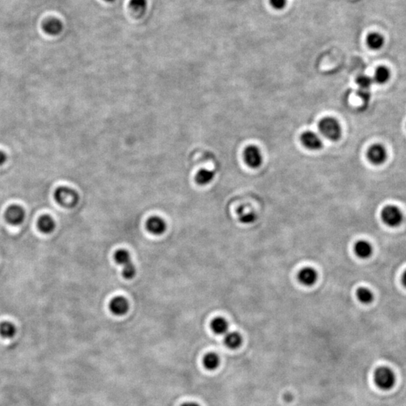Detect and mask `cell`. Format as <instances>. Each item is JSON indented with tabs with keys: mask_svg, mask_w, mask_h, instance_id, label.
Listing matches in <instances>:
<instances>
[{
	"mask_svg": "<svg viewBox=\"0 0 406 406\" xmlns=\"http://www.w3.org/2000/svg\"><path fill=\"white\" fill-rule=\"evenodd\" d=\"M54 199L64 208H72L79 202V196L76 190L66 187H58L54 192Z\"/></svg>",
	"mask_w": 406,
	"mask_h": 406,
	"instance_id": "6da1fadb",
	"label": "cell"
},
{
	"mask_svg": "<svg viewBox=\"0 0 406 406\" xmlns=\"http://www.w3.org/2000/svg\"><path fill=\"white\" fill-rule=\"evenodd\" d=\"M318 127L321 133L328 140L337 141L342 136V128L334 118H324L320 122Z\"/></svg>",
	"mask_w": 406,
	"mask_h": 406,
	"instance_id": "7a4b0ae2",
	"label": "cell"
},
{
	"mask_svg": "<svg viewBox=\"0 0 406 406\" xmlns=\"http://www.w3.org/2000/svg\"><path fill=\"white\" fill-rule=\"evenodd\" d=\"M117 264L123 266V275L126 279H132L136 274V266L131 260L130 253L124 249H120L115 254Z\"/></svg>",
	"mask_w": 406,
	"mask_h": 406,
	"instance_id": "3957f363",
	"label": "cell"
},
{
	"mask_svg": "<svg viewBox=\"0 0 406 406\" xmlns=\"http://www.w3.org/2000/svg\"><path fill=\"white\" fill-rule=\"evenodd\" d=\"M375 384L382 390H390L393 387L396 382L394 373L387 367H380L377 368L374 375Z\"/></svg>",
	"mask_w": 406,
	"mask_h": 406,
	"instance_id": "277c9868",
	"label": "cell"
},
{
	"mask_svg": "<svg viewBox=\"0 0 406 406\" xmlns=\"http://www.w3.org/2000/svg\"><path fill=\"white\" fill-rule=\"evenodd\" d=\"M382 218L385 224L395 227L401 223L403 221V214L397 207L387 205L382 210Z\"/></svg>",
	"mask_w": 406,
	"mask_h": 406,
	"instance_id": "5b68a950",
	"label": "cell"
},
{
	"mask_svg": "<svg viewBox=\"0 0 406 406\" xmlns=\"http://www.w3.org/2000/svg\"><path fill=\"white\" fill-rule=\"evenodd\" d=\"M244 161L253 169H256L261 166L263 162V157L258 147L256 146H248L246 147L244 152Z\"/></svg>",
	"mask_w": 406,
	"mask_h": 406,
	"instance_id": "8992f818",
	"label": "cell"
},
{
	"mask_svg": "<svg viewBox=\"0 0 406 406\" xmlns=\"http://www.w3.org/2000/svg\"><path fill=\"white\" fill-rule=\"evenodd\" d=\"M5 221L12 225H19L23 223L25 218V211L20 205H13L8 207L5 211Z\"/></svg>",
	"mask_w": 406,
	"mask_h": 406,
	"instance_id": "52a82bcc",
	"label": "cell"
},
{
	"mask_svg": "<svg viewBox=\"0 0 406 406\" xmlns=\"http://www.w3.org/2000/svg\"><path fill=\"white\" fill-rule=\"evenodd\" d=\"M318 279V272L312 267H304L299 272V282L306 287H311L315 284Z\"/></svg>",
	"mask_w": 406,
	"mask_h": 406,
	"instance_id": "ba28073f",
	"label": "cell"
},
{
	"mask_svg": "<svg viewBox=\"0 0 406 406\" xmlns=\"http://www.w3.org/2000/svg\"><path fill=\"white\" fill-rule=\"evenodd\" d=\"M301 142L304 147L308 149L313 151H318L321 149L323 147L322 140L321 138L313 132L308 131L303 133L301 136Z\"/></svg>",
	"mask_w": 406,
	"mask_h": 406,
	"instance_id": "9c48e42d",
	"label": "cell"
},
{
	"mask_svg": "<svg viewBox=\"0 0 406 406\" xmlns=\"http://www.w3.org/2000/svg\"><path fill=\"white\" fill-rule=\"evenodd\" d=\"M367 156L369 161L372 163L380 165L386 161V149L381 144H374L368 149Z\"/></svg>",
	"mask_w": 406,
	"mask_h": 406,
	"instance_id": "30bf717a",
	"label": "cell"
},
{
	"mask_svg": "<svg viewBox=\"0 0 406 406\" xmlns=\"http://www.w3.org/2000/svg\"><path fill=\"white\" fill-rule=\"evenodd\" d=\"M109 308L114 315L122 316L127 313L130 304L124 297H117L110 302Z\"/></svg>",
	"mask_w": 406,
	"mask_h": 406,
	"instance_id": "8fae6325",
	"label": "cell"
},
{
	"mask_svg": "<svg viewBox=\"0 0 406 406\" xmlns=\"http://www.w3.org/2000/svg\"><path fill=\"white\" fill-rule=\"evenodd\" d=\"M146 227L150 233L157 236L162 235L166 229V223L163 219L160 217L154 216L150 218L146 222Z\"/></svg>",
	"mask_w": 406,
	"mask_h": 406,
	"instance_id": "7c38bea8",
	"label": "cell"
},
{
	"mask_svg": "<svg viewBox=\"0 0 406 406\" xmlns=\"http://www.w3.org/2000/svg\"><path fill=\"white\" fill-rule=\"evenodd\" d=\"M42 28L47 34L58 36L63 30V25L62 22L57 18H50L44 22Z\"/></svg>",
	"mask_w": 406,
	"mask_h": 406,
	"instance_id": "4fadbf2b",
	"label": "cell"
},
{
	"mask_svg": "<svg viewBox=\"0 0 406 406\" xmlns=\"http://www.w3.org/2000/svg\"><path fill=\"white\" fill-rule=\"evenodd\" d=\"M354 252L361 259H367L372 255V245L365 240H360L354 245Z\"/></svg>",
	"mask_w": 406,
	"mask_h": 406,
	"instance_id": "5bb4252c",
	"label": "cell"
},
{
	"mask_svg": "<svg viewBox=\"0 0 406 406\" xmlns=\"http://www.w3.org/2000/svg\"><path fill=\"white\" fill-rule=\"evenodd\" d=\"M37 226H38L39 229L41 233L48 234V233H51L54 231V229L56 227V223L51 216L45 215L40 217L38 223H37Z\"/></svg>",
	"mask_w": 406,
	"mask_h": 406,
	"instance_id": "9a60e30c",
	"label": "cell"
},
{
	"mask_svg": "<svg viewBox=\"0 0 406 406\" xmlns=\"http://www.w3.org/2000/svg\"><path fill=\"white\" fill-rule=\"evenodd\" d=\"M211 328L215 334L226 335L228 333L229 325L224 318H217L211 322Z\"/></svg>",
	"mask_w": 406,
	"mask_h": 406,
	"instance_id": "2e32d148",
	"label": "cell"
},
{
	"mask_svg": "<svg viewBox=\"0 0 406 406\" xmlns=\"http://www.w3.org/2000/svg\"><path fill=\"white\" fill-rule=\"evenodd\" d=\"M224 343L229 348L236 349L241 345L243 338L241 335L236 332H228L224 335Z\"/></svg>",
	"mask_w": 406,
	"mask_h": 406,
	"instance_id": "e0dca14e",
	"label": "cell"
},
{
	"mask_svg": "<svg viewBox=\"0 0 406 406\" xmlns=\"http://www.w3.org/2000/svg\"><path fill=\"white\" fill-rule=\"evenodd\" d=\"M239 220L243 224H252L257 219V214L244 208H240L238 211Z\"/></svg>",
	"mask_w": 406,
	"mask_h": 406,
	"instance_id": "ac0fdd59",
	"label": "cell"
},
{
	"mask_svg": "<svg viewBox=\"0 0 406 406\" xmlns=\"http://www.w3.org/2000/svg\"><path fill=\"white\" fill-rule=\"evenodd\" d=\"M215 172L208 169H201L196 175V182L200 185H206L213 181Z\"/></svg>",
	"mask_w": 406,
	"mask_h": 406,
	"instance_id": "d6986e66",
	"label": "cell"
},
{
	"mask_svg": "<svg viewBox=\"0 0 406 406\" xmlns=\"http://www.w3.org/2000/svg\"><path fill=\"white\" fill-rule=\"evenodd\" d=\"M367 44L369 48L373 50H378L382 48L385 43L383 36L378 33H372L367 36Z\"/></svg>",
	"mask_w": 406,
	"mask_h": 406,
	"instance_id": "ffe728a7",
	"label": "cell"
},
{
	"mask_svg": "<svg viewBox=\"0 0 406 406\" xmlns=\"http://www.w3.org/2000/svg\"><path fill=\"white\" fill-rule=\"evenodd\" d=\"M16 333V327L9 321H3L0 324V336L5 339H11Z\"/></svg>",
	"mask_w": 406,
	"mask_h": 406,
	"instance_id": "44dd1931",
	"label": "cell"
},
{
	"mask_svg": "<svg viewBox=\"0 0 406 406\" xmlns=\"http://www.w3.org/2000/svg\"><path fill=\"white\" fill-rule=\"evenodd\" d=\"M203 364H204V366L208 370H215V368H218L220 364L219 357L216 354L209 353L204 357Z\"/></svg>",
	"mask_w": 406,
	"mask_h": 406,
	"instance_id": "7402d4cb",
	"label": "cell"
},
{
	"mask_svg": "<svg viewBox=\"0 0 406 406\" xmlns=\"http://www.w3.org/2000/svg\"><path fill=\"white\" fill-rule=\"evenodd\" d=\"M390 71L385 66H380L376 69L374 76V81L378 84H385L390 79Z\"/></svg>",
	"mask_w": 406,
	"mask_h": 406,
	"instance_id": "603a6c76",
	"label": "cell"
},
{
	"mask_svg": "<svg viewBox=\"0 0 406 406\" xmlns=\"http://www.w3.org/2000/svg\"><path fill=\"white\" fill-rule=\"evenodd\" d=\"M357 297L359 301L364 304H369L374 300L373 293L366 287H360L357 290Z\"/></svg>",
	"mask_w": 406,
	"mask_h": 406,
	"instance_id": "cb8c5ba5",
	"label": "cell"
},
{
	"mask_svg": "<svg viewBox=\"0 0 406 406\" xmlns=\"http://www.w3.org/2000/svg\"><path fill=\"white\" fill-rule=\"evenodd\" d=\"M147 6V0H130V8L136 15H142L145 12Z\"/></svg>",
	"mask_w": 406,
	"mask_h": 406,
	"instance_id": "d4e9b609",
	"label": "cell"
},
{
	"mask_svg": "<svg viewBox=\"0 0 406 406\" xmlns=\"http://www.w3.org/2000/svg\"><path fill=\"white\" fill-rule=\"evenodd\" d=\"M373 79L372 78L368 76H365V75L359 76L356 80L359 87L361 89H365V90L370 89L371 86L373 84Z\"/></svg>",
	"mask_w": 406,
	"mask_h": 406,
	"instance_id": "484cf974",
	"label": "cell"
},
{
	"mask_svg": "<svg viewBox=\"0 0 406 406\" xmlns=\"http://www.w3.org/2000/svg\"><path fill=\"white\" fill-rule=\"evenodd\" d=\"M357 95L360 97V98L364 101L365 104H368V102L370 101L371 93L369 90L359 88V90H357Z\"/></svg>",
	"mask_w": 406,
	"mask_h": 406,
	"instance_id": "4316f807",
	"label": "cell"
},
{
	"mask_svg": "<svg viewBox=\"0 0 406 406\" xmlns=\"http://www.w3.org/2000/svg\"><path fill=\"white\" fill-rule=\"evenodd\" d=\"M272 8L276 10H282L287 5V0H269Z\"/></svg>",
	"mask_w": 406,
	"mask_h": 406,
	"instance_id": "83f0119b",
	"label": "cell"
},
{
	"mask_svg": "<svg viewBox=\"0 0 406 406\" xmlns=\"http://www.w3.org/2000/svg\"><path fill=\"white\" fill-rule=\"evenodd\" d=\"M6 155L2 151H0V165H2L6 161Z\"/></svg>",
	"mask_w": 406,
	"mask_h": 406,
	"instance_id": "f1b7e54d",
	"label": "cell"
},
{
	"mask_svg": "<svg viewBox=\"0 0 406 406\" xmlns=\"http://www.w3.org/2000/svg\"><path fill=\"white\" fill-rule=\"evenodd\" d=\"M182 406H199L198 404L195 403H186L182 405Z\"/></svg>",
	"mask_w": 406,
	"mask_h": 406,
	"instance_id": "f546056e",
	"label": "cell"
},
{
	"mask_svg": "<svg viewBox=\"0 0 406 406\" xmlns=\"http://www.w3.org/2000/svg\"><path fill=\"white\" fill-rule=\"evenodd\" d=\"M403 283L405 287H406V271L405 272L404 275L403 276Z\"/></svg>",
	"mask_w": 406,
	"mask_h": 406,
	"instance_id": "4dcf8cb0",
	"label": "cell"
},
{
	"mask_svg": "<svg viewBox=\"0 0 406 406\" xmlns=\"http://www.w3.org/2000/svg\"><path fill=\"white\" fill-rule=\"evenodd\" d=\"M105 2H113L114 1H115V0H105Z\"/></svg>",
	"mask_w": 406,
	"mask_h": 406,
	"instance_id": "1f68e13d",
	"label": "cell"
}]
</instances>
